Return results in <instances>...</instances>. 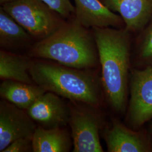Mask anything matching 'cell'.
I'll list each match as a JSON object with an SVG mask.
<instances>
[{"mask_svg":"<svg viewBox=\"0 0 152 152\" xmlns=\"http://www.w3.org/2000/svg\"><path fill=\"white\" fill-rule=\"evenodd\" d=\"M101 66L102 88L117 112L126 107L130 78L131 34L125 27L92 28Z\"/></svg>","mask_w":152,"mask_h":152,"instance_id":"obj_1","label":"cell"},{"mask_svg":"<svg viewBox=\"0 0 152 152\" xmlns=\"http://www.w3.org/2000/svg\"><path fill=\"white\" fill-rule=\"evenodd\" d=\"M27 55L77 69H94L99 64L92 29L82 26L74 15L48 37L35 42Z\"/></svg>","mask_w":152,"mask_h":152,"instance_id":"obj_2","label":"cell"},{"mask_svg":"<svg viewBox=\"0 0 152 152\" xmlns=\"http://www.w3.org/2000/svg\"><path fill=\"white\" fill-rule=\"evenodd\" d=\"M29 73L34 82L46 91L96 108L101 105L102 82L94 69H77L32 58Z\"/></svg>","mask_w":152,"mask_h":152,"instance_id":"obj_3","label":"cell"},{"mask_svg":"<svg viewBox=\"0 0 152 152\" xmlns=\"http://www.w3.org/2000/svg\"><path fill=\"white\" fill-rule=\"evenodd\" d=\"M1 6L34 39L47 38L65 22V19L42 0H18Z\"/></svg>","mask_w":152,"mask_h":152,"instance_id":"obj_4","label":"cell"},{"mask_svg":"<svg viewBox=\"0 0 152 152\" xmlns=\"http://www.w3.org/2000/svg\"><path fill=\"white\" fill-rule=\"evenodd\" d=\"M74 103L69 105L68 122L74 147L73 152H103L99 137L103 121L96 111L98 108L86 104Z\"/></svg>","mask_w":152,"mask_h":152,"instance_id":"obj_5","label":"cell"},{"mask_svg":"<svg viewBox=\"0 0 152 152\" xmlns=\"http://www.w3.org/2000/svg\"><path fill=\"white\" fill-rule=\"evenodd\" d=\"M129 81L130 99L127 120L134 129H137L152 118V66L132 69Z\"/></svg>","mask_w":152,"mask_h":152,"instance_id":"obj_6","label":"cell"},{"mask_svg":"<svg viewBox=\"0 0 152 152\" xmlns=\"http://www.w3.org/2000/svg\"><path fill=\"white\" fill-rule=\"evenodd\" d=\"M37 127L26 110L10 102L0 101V152L20 138H32Z\"/></svg>","mask_w":152,"mask_h":152,"instance_id":"obj_7","label":"cell"},{"mask_svg":"<svg viewBox=\"0 0 152 152\" xmlns=\"http://www.w3.org/2000/svg\"><path fill=\"white\" fill-rule=\"evenodd\" d=\"M26 111L38 126L46 129L64 127L69 122V105L54 92H45Z\"/></svg>","mask_w":152,"mask_h":152,"instance_id":"obj_8","label":"cell"},{"mask_svg":"<svg viewBox=\"0 0 152 152\" xmlns=\"http://www.w3.org/2000/svg\"><path fill=\"white\" fill-rule=\"evenodd\" d=\"M104 138L109 152L152 151V143L143 132L132 130L116 119L104 131Z\"/></svg>","mask_w":152,"mask_h":152,"instance_id":"obj_9","label":"cell"},{"mask_svg":"<svg viewBox=\"0 0 152 152\" xmlns=\"http://www.w3.org/2000/svg\"><path fill=\"white\" fill-rule=\"evenodd\" d=\"M75 18L82 26L92 28L125 27L119 14L111 11L101 0H74Z\"/></svg>","mask_w":152,"mask_h":152,"instance_id":"obj_10","label":"cell"},{"mask_svg":"<svg viewBox=\"0 0 152 152\" xmlns=\"http://www.w3.org/2000/svg\"><path fill=\"white\" fill-rule=\"evenodd\" d=\"M111 11L117 12L131 33H140L152 19V0H101Z\"/></svg>","mask_w":152,"mask_h":152,"instance_id":"obj_11","label":"cell"},{"mask_svg":"<svg viewBox=\"0 0 152 152\" xmlns=\"http://www.w3.org/2000/svg\"><path fill=\"white\" fill-rule=\"evenodd\" d=\"M34 42L30 34L1 6V49L17 54L23 51L27 53Z\"/></svg>","mask_w":152,"mask_h":152,"instance_id":"obj_12","label":"cell"},{"mask_svg":"<svg viewBox=\"0 0 152 152\" xmlns=\"http://www.w3.org/2000/svg\"><path fill=\"white\" fill-rule=\"evenodd\" d=\"M71 136L64 127L46 129L37 126L32 138L33 152H69L73 145Z\"/></svg>","mask_w":152,"mask_h":152,"instance_id":"obj_13","label":"cell"},{"mask_svg":"<svg viewBox=\"0 0 152 152\" xmlns=\"http://www.w3.org/2000/svg\"><path fill=\"white\" fill-rule=\"evenodd\" d=\"M46 91L36 83L29 84L13 80H4L0 85V96L27 110L33 103Z\"/></svg>","mask_w":152,"mask_h":152,"instance_id":"obj_14","label":"cell"},{"mask_svg":"<svg viewBox=\"0 0 152 152\" xmlns=\"http://www.w3.org/2000/svg\"><path fill=\"white\" fill-rule=\"evenodd\" d=\"M32 58L28 55L0 50V78L26 83H35L29 73Z\"/></svg>","mask_w":152,"mask_h":152,"instance_id":"obj_15","label":"cell"},{"mask_svg":"<svg viewBox=\"0 0 152 152\" xmlns=\"http://www.w3.org/2000/svg\"><path fill=\"white\" fill-rule=\"evenodd\" d=\"M136 55L141 64L152 66V19L136 40Z\"/></svg>","mask_w":152,"mask_h":152,"instance_id":"obj_16","label":"cell"},{"mask_svg":"<svg viewBox=\"0 0 152 152\" xmlns=\"http://www.w3.org/2000/svg\"><path fill=\"white\" fill-rule=\"evenodd\" d=\"M53 9L57 11L65 20L75 15V6L70 0H42Z\"/></svg>","mask_w":152,"mask_h":152,"instance_id":"obj_17","label":"cell"},{"mask_svg":"<svg viewBox=\"0 0 152 152\" xmlns=\"http://www.w3.org/2000/svg\"><path fill=\"white\" fill-rule=\"evenodd\" d=\"M33 152L31 138H20L12 141L2 152Z\"/></svg>","mask_w":152,"mask_h":152,"instance_id":"obj_18","label":"cell"},{"mask_svg":"<svg viewBox=\"0 0 152 152\" xmlns=\"http://www.w3.org/2000/svg\"><path fill=\"white\" fill-rule=\"evenodd\" d=\"M16 1H18V0H0V4H1V5H2L5 4L7 3L12 2H14Z\"/></svg>","mask_w":152,"mask_h":152,"instance_id":"obj_19","label":"cell"},{"mask_svg":"<svg viewBox=\"0 0 152 152\" xmlns=\"http://www.w3.org/2000/svg\"><path fill=\"white\" fill-rule=\"evenodd\" d=\"M151 143H152V142H151Z\"/></svg>","mask_w":152,"mask_h":152,"instance_id":"obj_20","label":"cell"}]
</instances>
